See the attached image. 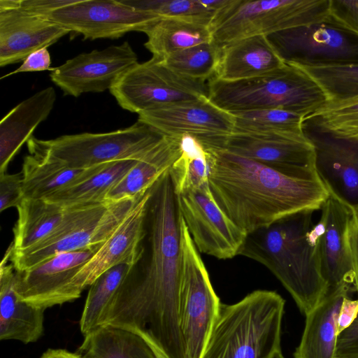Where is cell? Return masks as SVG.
I'll use <instances>...</instances> for the list:
<instances>
[{
  "label": "cell",
  "mask_w": 358,
  "mask_h": 358,
  "mask_svg": "<svg viewBox=\"0 0 358 358\" xmlns=\"http://www.w3.org/2000/svg\"><path fill=\"white\" fill-rule=\"evenodd\" d=\"M170 170V169H169ZM169 170L152 187L145 265L132 270L104 311L100 326L148 335L169 358H186L179 327L181 242L178 208Z\"/></svg>",
  "instance_id": "cell-1"
},
{
  "label": "cell",
  "mask_w": 358,
  "mask_h": 358,
  "mask_svg": "<svg viewBox=\"0 0 358 358\" xmlns=\"http://www.w3.org/2000/svg\"><path fill=\"white\" fill-rule=\"evenodd\" d=\"M204 148L213 196L247 234L300 211L321 210L329 196L320 180L291 176L225 150Z\"/></svg>",
  "instance_id": "cell-2"
},
{
  "label": "cell",
  "mask_w": 358,
  "mask_h": 358,
  "mask_svg": "<svg viewBox=\"0 0 358 358\" xmlns=\"http://www.w3.org/2000/svg\"><path fill=\"white\" fill-rule=\"evenodd\" d=\"M305 210L247 234L238 255L266 267L290 294L305 315L328 291L320 264L322 222Z\"/></svg>",
  "instance_id": "cell-3"
},
{
  "label": "cell",
  "mask_w": 358,
  "mask_h": 358,
  "mask_svg": "<svg viewBox=\"0 0 358 358\" xmlns=\"http://www.w3.org/2000/svg\"><path fill=\"white\" fill-rule=\"evenodd\" d=\"M285 300L258 289L222 303L201 358H280Z\"/></svg>",
  "instance_id": "cell-4"
},
{
  "label": "cell",
  "mask_w": 358,
  "mask_h": 358,
  "mask_svg": "<svg viewBox=\"0 0 358 358\" xmlns=\"http://www.w3.org/2000/svg\"><path fill=\"white\" fill-rule=\"evenodd\" d=\"M208 84V99L231 114L280 108L306 117L327 101L314 80L298 67L287 63L257 77L236 81L213 77Z\"/></svg>",
  "instance_id": "cell-5"
},
{
  "label": "cell",
  "mask_w": 358,
  "mask_h": 358,
  "mask_svg": "<svg viewBox=\"0 0 358 358\" xmlns=\"http://www.w3.org/2000/svg\"><path fill=\"white\" fill-rule=\"evenodd\" d=\"M329 0H229L208 27L219 49L236 41L268 36L326 21Z\"/></svg>",
  "instance_id": "cell-6"
},
{
  "label": "cell",
  "mask_w": 358,
  "mask_h": 358,
  "mask_svg": "<svg viewBox=\"0 0 358 358\" xmlns=\"http://www.w3.org/2000/svg\"><path fill=\"white\" fill-rule=\"evenodd\" d=\"M141 195L69 208L64 220L50 236L31 248L13 253L10 261L15 270L24 271L58 254L103 244Z\"/></svg>",
  "instance_id": "cell-7"
},
{
  "label": "cell",
  "mask_w": 358,
  "mask_h": 358,
  "mask_svg": "<svg viewBox=\"0 0 358 358\" xmlns=\"http://www.w3.org/2000/svg\"><path fill=\"white\" fill-rule=\"evenodd\" d=\"M164 136L137 121L131 126L106 133L64 135L50 140L31 136L27 147L62 161L74 169H87L120 160L141 159Z\"/></svg>",
  "instance_id": "cell-8"
},
{
  "label": "cell",
  "mask_w": 358,
  "mask_h": 358,
  "mask_svg": "<svg viewBox=\"0 0 358 358\" xmlns=\"http://www.w3.org/2000/svg\"><path fill=\"white\" fill-rule=\"evenodd\" d=\"M181 242L179 327L186 358H201L222 303L178 210Z\"/></svg>",
  "instance_id": "cell-9"
},
{
  "label": "cell",
  "mask_w": 358,
  "mask_h": 358,
  "mask_svg": "<svg viewBox=\"0 0 358 358\" xmlns=\"http://www.w3.org/2000/svg\"><path fill=\"white\" fill-rule=\"evenodd\" d=\"M121 108L138 115L168 105L208 96L206 80L182 76L152 57L124 73L110 89Z\"/></svg>",
  "instance_id": "cell-10"
},
{
  "label": "cell",
  "mask_w": 358,
  "mask_h": 358,
  "mask_svg": "<svg viewBox=\"0 0 358 358\" xmlns=\"http://www.w3.org/2000/svg\"><path fill=\"white\" fill-rule=\"evenodd\" d=\"M197 140L205 148L225 150L291 176L320 180L315 167L314 148L306 136L232 132Z\"/></svg>",
  "instance_id": "cell-11"
},
{
  "label": "cell",
  "mask_w": 358,
  "mask_h": 358,
  "mask_svg": "<svg viewBox=\"0 0 358 358\" xmlns=\"http://www.w3.org/2000/svg\"><path fill=\"white\" fill-rule=\"evenodd\" d=\"M161 16L136 10L121 0H70L43 18L84 40L122 37L130 31L145 32Z\"/></svg>",
  "instance_id": "cell-12"
},
{
  "label": "cell",
  "mask_w": 358,
  "mask_h": 358,
  "mask_svg": "<svg viewBox=\"0 0 358 358\" xmlns=\"http://www.w3.org/2000/svg\"><path fill=\"white\" fill-rule=\"evenodd\" d=\"M267 38L287 64H358V36L327 21L276 32Z\"/></svg>",
  "instance_id": "cell-13"
},
{
  "label": "cell",
  "mask_w": 358,
  "mask_h": 358,
  "mask_svg": "<svg viewBox=\"0 0 358 358\" xmlns=\"http://www.w3.org/2000/svg\"><path fill=\"white\" fill-rule=\"evenodd\" d=\"M175 195L178 210L200 252L221 259L238 255L247 233L220 208L209 184Z\"/></svg>",
  "instance_id": "cell-14"
},
{
  "label": "cell",
  "mask_w": 358,
  "mask_h": 358,
  "mask_svg": "<svg viewBox=\"0 0 358 358\" xmlns=\"http://www.w3.org/2000/svg\"><path fill=\"white\" fill-rule=\"evenodd\" d=\"M303 131L315 151L316 172L330 196L352 212L358 208V139L335 135L309 119Z\"/></svg>",
  "instance_id": "cell-15"
},
{
  "label": "cell",
  "mask_w": 358,
  "mask_h": 358,
  "mask_svg": "<svg viewBox=\"0 0 358 358\" xmlns=\"http://www.w3.org/2000/svg\"><path fill=\"white\" fill-rule=\"evenodd\" d=\"M137 63L136 53L125 41L79 54L54 68L50 78L64 95L78 97L83 93L110 90L119 78Z\"/></svg>",
  "instance_id": "cell-16"
},
{
  "label": "cell",
  "mask_w": 358,
  "mask_h": 358,
  "mask_svg": "<svg viewBox=\"0 0 358 358\" xmlns=\"http://www.w3.org/2000/svg\"><path fill=\"white\" fill-rule=\"evenodd\" d=\"M102 245V244H101ZM62 252L24 271H16L15 289L20 298L43 309L80 297L73 278L101 245Z\"/></svg>",
  "instance_id": "cell-17"
},
{
  "label": "cell",
  "mask_w": 358,
  "mask_h": 358,
  "mask_svg": "<svg viewBox=\"0 0 358 358\" xmlns=\"http://www.w3.org/2000/svg\"><path fill=\"white\" fill-rule=\"evenodd\" d=\"M152 186L138 198L125 219L73 278L72 285L78 293L81 294L112 267L120 264L135 267L140 261Z\"/></svg>",
  "instance_id": "cell-18"
},
{
  "label": "cell",
  "mask_w": 358,
  "mask_h": 358,
  "mask_svg": "<svg viewBox=\"0 0 358 358\" xmlns=\"http://www.w3.org/2000/svg\"><path fill=\"white\" fill-rule=\"evenodd\" d=\"M138 121L163 136H191L196 139L228 135L234 127L233 115L216 106L207 96L145 111L138 114Z\"/></svg>",
  "instance_id": "cell-19"
},
{
  "label": "cell",
  "mask_w": 358,
  "mask_h": 358,
  "mask_svg": "<svg viewBox=\"0 0 358 358\" xmlns=\"http://www.w3.org/2000/svg\"><path fill=\"white\" fill-rule=\"evenodd\" d=\"M70 31L22 8L19 0H0V66L23 62Z\"/></svg>",
  "instance_id": "cell-20"
},
{
  "label": "cell",
  "mask_w": 358,
  "mask_h": 358,
  "mask_svg": "<svg viewBox=\"0 0 358 358\" xmlns=\"http://www.w3.org/2000/svg\"><path fill=\"white\" fill-rule=\"evenodd\" d=\"M321 210L320 220L323 228L320 242V264L328 289L343 283L354 285L348 243V227L353 213L330 195Z\"/></svg>",
  "instance_id": "cell-21"
},
{
  "label": "cell",
  "mask_w": 358,
  "mask_h": 358,
  "mask_svg": "<svg viewBox=\"0 0 358 358\" xmlns=\"http://www.w3.org/2000/svg\"><path fill=\"white\" fill-rule=\"evenodd\" d=\"M13 253L11 243L0 264V339L28 344L43 335L45 309L20 298L15 289L16 270L10 261Z\"/></svg>",
  "instance_id": "cell-22"
},
{
  "label": "cell",
  "mask_w": 358,
  "mask_h": 358,
  "mask_svg": "<svg viewBox=\"0 0 358 358\" xmlns=\"http://www.w3.org/2000/svg\"><path fill=\"white\" fill-rule=\"evenodd\" d=\"M343 283L329 289L320 303L306 315V322L294 358H336L339 310L345 297L353 290Z\"/></svg>",
  "instance_id": "cell-23"
},
{
  "label": "cell",
  "mask_w": 358,
  "mask_h": 358,
  "mask_svg": "<svg viewBox=\"0 0 358 358\" xmlns=\"http://www.w3.org/2000/svg\"><path fill=\"white\" fill-rule=\"evenodd\" d=\"M22 169L23 199H45L92 176L107 163L87 169H74L48 154L28 148Z\"/></svg>",
  "instance_id": "cell-24"
},
{
  "label": "cell",
  "mask_w": 358,
  "mask_h": 358,
  "mask_svg": "<svg viewBox=\"0 0 358 358\" xmlns=\"http://www.w3.org/2000/svg\"><path fill=\"white\" fill-rule=\"evenodd\" d=\"M56 92L48 87L20 102L0 122V175L21 147L32 136L36 128L50 114Z\"/></svg>",
  "instance_id": "cell-25"
},
{
  "label": "cell",
  "mask_w": 358,
  "mask_h": 358,
  "mask_svg": "<svg viewBox=\"0 0 358 358\" xmlns=\"http://www.w3.org/2000/svg\"><path fill=\"white\" fill-rule=\"evenodd\" d=\"M285 64L266 36H254L221 49L214 77L224 81L245 80L268 73Z\"/></svg>",
  "instance_id": "cell-26"
},
{
  "label": "cell",
  "mask_w": 358,
  "mask_h": 358,
  "mask_svg": "<svg viewBox=\"0 0 358 358\" xmlns=\"http://www.w3.org/2000/svg\"><path fill=\"white\" fill-rule=\"evenodd\" d=\"M182 137H164L111 189L106 201L136 198L145 193L180 157Z\"/></svg>",
  "instance_id": "cell-27"
},
{
  "label": "cell",
  "mask_w": 358,
  "mask_h": 358,
  "mask_svg": "<svg viewBox=\"0 0 358 358\" xmlns=\"http://www.w3.org/2000/svg\"><path fill=\"white\" fill-rule=\"evenodd\" d=\"M13 227V252L34 247L50 236L64 220L65 208L44 199H23L17 207Z\"/></svg>",
  "instance_id": "cell-28"
},
{
  "label": "cell",
  "mask_w": 358,
  "mask_h": 358,
  "mask_svg": "<svg viewBox=\"0 0 358 358\" xmlns=\"http://www.w3.org/2000/svg\"><path fill=\"white\" fill-rule=\"evenodd\" d=\"M84 336L78 349L83 358H157L148 342L128 329L101 325Z\"/></svg>",
  "instance_id": "cell-29"
},
{
  "label": "cell",
  "mask_w": 358,
  "mask_h": 358,
  "mask_svg": "<svg viewBox=\"0 0 358 358\" xmlns=\"http://www.w3.org/2000/svg\"><path fill=\"white\" fill-rule=\"evenodd\" d=\"M145 47L152 57L164 59L172 53L211 42L208 25L175 17H162L145 32Z\"/></svg>",
  "instance_id": "cell-30"
},
{
  "label": "cell",
  "mask_w": 358,
  "mask_h": 358,
  "mask_svg": "<svg viewBox=\"0 0 358 358\" xmlns=\"http://www.w3.org/2000/svg\"><path fill=\"white\" fill-rule=\"evenodd\" d=\"M138 160L111 162L80 183L64 189L44 200L67 208L106 202L111 189Z\"/></svg>",
  "instance_id": "cell-31"
},
{
  "label": "cell",
  "mask_w": 358,
  "mask_h": 358,
  "mask_svg": "<svg viewBox=\"0 0 358 358\" xmlns=\"http://www.w3.org/2000/svg\"><path fill=\"white\" fill-rule=\"evenodd\" d=\"M232 115L234 117L233 132L305 136L303 122L306 117L299 113L280 108H268L238 112Z\"/></svg>",
  "instance_id": "cell-32"
},
{
  "label": "cell",
  "mask_w": 358,
  "mask_h": 358,
  "mask_svg": "<svg viewBox=\"0 0 358 358\" xmlns=\"http://www.w3.org/2000/svg\"><path fill=\"white\" fill-rule=\"evenodd\" d=\"M134 268L128 264L115 266L90 286L80 320V329L84 336L100 326L106 307Z\"/></svg>",
  "instance_id": "cell-33"
},
{
  "label": "cell",
  "mask_w": 358,
  "mask_h": 358,
  "mask_svg": "<svg viewBox=\"0 0 358 358\" xmlns=\"http://www.w3.org/2000/svg\"><path fill=\"white\" fill-rule=\"evenodd\" d=\"M182 153L169 170L175 194L209 184L208 154L194 137L181 138Z\"/></svg>",
  "instance_id": "cell-34"
},
{
  "label": "cell",
  "mask_w": 358,
  "mask_h": 358,
  "mask_svg": "<svg viewBox=\"0 0 358 358\" xmlns=\"http://www.w3.org/2000/svg\"><path fill=\"white\" fill-rule=\"evenodd\" d=\"M131 7L161 17H175L209 26L216 12L229 0H121Z\"/></svg>",
  "instance_id": "cell-35"
},
{
  "label": "cell",
  "mask_w": 358,
  "mask_h": 358,
  "mask_svg": "<svg viewBox=\"0 0 358 358\" xmlns=\"http://www.w3.org/2000/svg\"><path fill=\"white\" fill-rule=\"evenodd\" d=\"M292 65L300 69L315 82L323 92L327 101L358 96V64Z\"/></svg>",
  "instance_id": "cell-36"
},
{
  "label": "cell",
  "mask_w": 358,
  "mask_h": 358,
  "mask_svg": "<svg viewBox=\"0 0 358 358\" xmlns=\"http://www.w3.org/2000/svg\"><path fill=\"white\" fill-rule=\"evenodd\" d=\"M220 53L221 50L209 42L172 53L162 61L182 76L208 81L215 76Z\"/></svg>",
  "instance_id": "cell-37"
},
{
  "label": "cell",
  "mask_w": 358,
  "mask_h": 358,
  "mask_svg": "<svg viewBox=\"0 0 358 358\" xmlns=\"http://www.w3.org/2000/svg\"><path fill=\"white\" fill-rule=\"evenodd\" d=\"M305 119L335 135L358 139V96L326 101Z\"/></svg>",
  "instance_id": "cell-38"
},
{
  "label": "cell",
  "mask_w": 358,
  "mask_h": 358,
  "mask_svg": "<svg viewBox=\"0 0 358 358\" xmlns=\"http://www.w3.org/2000/svg\"><path fill=\"white\" fill-rule=\"evenodd\" d=\"M326 21L358 36V0H329Z\"/></svg>",
  "instance_id": "cell-39"
},
{
  "label": "cell",
  "mask_w": 358,
  "mask_h": 358,
  "mask_svg": "<svg viewBox=\"0 0 358 358\" xmlns=\"http://www.w3.org/2000/svg\"><path fill=\"white\" fill-rule=\"evenodd\" d=\"M23 200L22 173L0 175V211L17 207Z\"/></svg>",
  "instance_id": "cell-40"
},
{
  "label": "cell",
  "mask_w": 358,
  "mask_h": 358,
  "mask_svg": "<svg viewBox=\"0 0 358 358\" xmlns=\"http://www.w3.org/2000/svg\"><path fill=\"white\" fill-rule=\"evenodd\" d=\"M336 358H358V314L352 323L338 334Z\"/></svg>",
  "instance_id": "cell-41"
},
{
  "label": "cell",
  "mask_w": 358,
  "mask_h": 358,
  "mask_svg": "<svg viewBox=\"0 0 358 358\" xmlns=\"http://www.w3.org/2000/svg\"><path fill=\"white\" fill-rule=\"evenodd\" d=\"M51 63V57L48 50V48H43L31 53L17 69L8 73L1 77V78L19 73L43 71L46 70L52 71L54 68H50Z\"/></svg>",
  "instance_id": "cell-42"
},
{
  "label": "cell",
  "mask_w": 358,
  "mask_h": 358,
  "mask_svg": "<svg viewBox=\"0 0 358 358\" xmlns=\"http://www.w3.org/2000/svg\"><path fill=\"white\" fill-rule=\"evenodd\" d=\"M358 314V299L345 297L341 304L338 318V334L348 328Z\"/></svg>",
  "instance_id": "cell-43"
},
{
  "label": "cell",
  "mask_w": 358,
  "mask_h": 358,
  "mask_svg": "<svg viewBox=\"0 0 358 358\" xmlns=\"http://www.w3.org/2000/svg\"><path fill=\"white\" fill-rule=\"evenodd\" d=\"M348 243L354 271V287L358 293V221L352 217L348 227Z\"/></svg>",
  "instance_id": "cell-44"
},
{
  "label": "cell",
  "mask_w": 358,
  "mask_h": 358,
  "mask_svg": "<svg viewBox=\"0 0 358 358\" xmlns=\"http://www.w3.org/2000/svg\"><path fill=\"white\" fill-rule=\"evenodd\" d=\"M40 358H83L79 352H72L64 349H48Z\"/></svg>",
  "instance_id": "cell-45"
},
{
  "label": "cell",
  "mask_w": 358,
  "mask_h": 358,
  "mask_svg": "<svg viewBox=\"0 0 358 358\" xmlns=\"http://www.w3.org/2000/svg\"><path fill=\"white\" fill-rule=\"evenodd\" d=\"M134 331L141 335L148 342V343L153 350L157 358H169L166 354L148 335L138 331Z\"/></svg>",
  "instance_id": "cell-46"
},
{
  "label": "cell",
  "mask_w": 358,
  "mask_h": 358,
  "mask_svg": "<svg viewBox=\"0 0 358 358\" xmlns=\"http://www.w3.org/2000/svg\"><path fill=\"white\" fill-rule=\"evenodd\" d=\"M352 213L354 217L358 221V208Z\"/></svg>",
  "instance_id": "cell-47"
},
{
  "label": "cell",
  "mask_w": 358,
  "mask_h": 358,
  "mask_svg": "<svg viewBox=\"0 0 358 358\" xmlns=\"http://www.w3.org/2000/svg\"><path fill=\"white\" fill-rule=\"evenodd\" d=\"M280 358H284V357L282 356V357H280Z\"/></svg>",
  "instance_id": "cell-48"
}]
</instances>
